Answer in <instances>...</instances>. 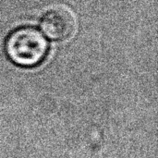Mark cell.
I'll return each instance as SVG.
<instances>
[{
  "label": "cell",
  "instance_id": "cell-1",
  "mask_svg": "<svg viewBox=\"0 0 158 158\" xmlns=\"http://www.w3.org/2000/svg\"><path fill=\"white\" fill-rule=\"evenodd\" d=\"M49 44L43 33L32 26H21L6 39L5 52L9 60L22 68L42 64L47 56Z\"/></svg>",
  "mask_w": 158,
  "mask_h": 158
},
{
  "label": "cell",
  "instance_id": "cell-2",
  "mask_svg": "<svg viewBox=\"0 0 158 158\" xmlns=\"http://www.w3.org/2000/svg\"><path fill=\"white\" fill-rule=\"evenodd\" d=\"M41 29L49 39L64 41L74 32L75 20L69 11L62 7H56L48 10L42 17Z\"/></svg>",
  "mask_w": 158,
  "mask_h": 158
}]
</instances>
